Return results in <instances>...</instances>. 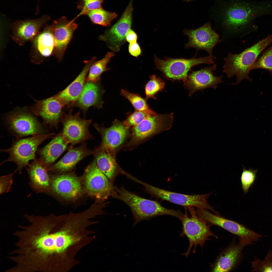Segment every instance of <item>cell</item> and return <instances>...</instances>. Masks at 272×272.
<instances>
[{
	"mask_svg": "<svg viewBox=\"0 0 272 272\" xmlns=\"http://www.w3.org/2000/svg\"><path fill=\"white\" fill-rule=\"evenodd\" d=\"M24 216L28 224L14 233L16 248L12 252L21 272H68L79 263L78 252L93 240L91 223L83 212Z\"/></svg>",
	"mask_w": 272,
	"mask_h": 272,
	"instance_id": "cell-1",
	"label": "cell"
},
{
	"mask_svg": "<svg viewBox=\"0 0 272 272\" xmlns=\"http://www.w3.org/2000/svg\"><path fill=\"white\" fill-rule=\"evenodd\" d=\"M111 195L122 201L129 207L135 220L134 225L141 221L163 215L172 216L180 219L183 214L179 210L165 208L157 201L140 197L123 187L113 186Z\"/></svg>",
	"mask_w": 272,
	"mask_h": 272,
	"instance_id": "cell-2",
	"label": "cell"
},
{
	"mask_svg": "<svg viewBox=\"0 0 272 272\" xmlns=\"http://www.w3.org/2000/svg\"><path fill=\"white\" fill-rule=\"evenodd\" d=\"M272 43V34L259 41L239 54L229 53L224 60L223 72L228 78L235 76L236 82L240 83L244 79L251 81L249 73L252 70L253 65L258 56L267 47Z\"/></svg>",
	"mask_w": 272,
	"mask_h": 272,
	"instance_id": "cell-3",
	"label": "cell"
},
{
	"mask_svg": "<svg viewBox=\"0 0 272 272\" xmlns=\"http://www.w3.org/2000/svg\"><path fill=\"white\" fill-rule=\"evenodd\" d=\"M55 134L53 133L35 135L26 138H17L13 141L11 147L1 151L9 155L8 158L1 163L2 165L6 162H11L17 166L16 171L20 174L22 173L30 161L36 158V153L40 145L45 140L51 138Z\"/></svg>",
	"mask_w": 272,
	"mask_h": 272,
	"instance_id": "cell-4",
	"label": "cell"
},
{
	"mask_svg": "<svg viewBox=\"0 0 272 272\" xmlns=\"http://www.w3.org/2000/svg\"><path fill=\"white\" fill-rule=\"evenodd\" d=\"M185 213L180 219L182 224L180 235H185L189 240L188 249L183 254L187 257L192 247L194 253L197 246L199 245L202 248L206 241L210 240V237H217L210 230V226L198 216L194 207L185 208Z\"/></svg>",
	"mask_w": 272,
	"mask_h": 272,
	"instance_id": "cell-5",
	"label": "cell"
},
{
	"mask_svg": "<svg viewBox=\"0 0 272 272\" xmlns=\"http://www.w3.org/2000/svg\"><path fill=\"white\" fill-rule=\"evenodd\" d=\"M216 57L209 56L190 59L173 58L165 57L163 60L156 55L154 61L156 68L162 72L166 77L173 80L186 81L188 73L193 67L202 64L210 65L214 63Z\"/></svg>",
	"mask_w": 272,
	"mask_h": 272,
	"instance_id": "cell-6",
	"label": "cell"
},
{
	"mask_svg": "<svg viewBox=\"0 0 272 272\" xmlns=\"http://www.w3.org/2000/svg\"><path fill=\"white\" fill-rule=\"evenodd\" d=\"M173 118V113L158 114L153 111L149 114L139 124L132 127L127 146L130 147L137 145L153 135L169 129Z\"/></svg>",
	"mask_w": 272,
	"mask_h": 272,
	"instance_id": "cell-7",
	"label": "cell"
},
{
	"mask_svg": "<svg viewBox=\"0 0 272 272\" xmlns=\"http://www.w3.org/2000/svg\"><path fill=\"white\" fill-rule=\"evenodd\" d=\"M195 211L198 216L210 226L220 227L237 236L239 243L244 247L252 244L263 236L242 224L220 215L213 214L207 209L197 208Z\"/></svg>",
	"mask_w": 272,
	"mask_h": 272,
	"instance_id": "cell-8",
	"label": "cell"
},
{
	"mask_svg": "<svg viewBox=\"0 0 272 272\" xmlns=\"http://www.w3.org/2000/svg\"><path fill=\"white\" fill-rule=\"evenodd\" d=\"M145 187V191L153 197L159 198L185 208L195 207L212 211L214 214H220L207 201L211 193L202 195H189L175 192L153 186L138 179L136 181Z\"/></svg>",
	"mask_w": 272,
	"mask_h": 272,
	"instance_id": "cell-9",
	"label": "cell"
},
{
	"mask_svg": "<svg viewBox=\"0 0 272 272\" xmlns=\"http://www.w3.org/2000/svg\"><path fill=\"white\" fill-rule=\"evenodd\" d=\"M85 185L87 193L100 202L111 195L113 184L98 167L94 158L85 172Z\"/></svg>",
	"mask_w": 272,
	"mask_h": 272,
	"instance_id": "cell-10",
	"label": "cell"
},
{
	"mask_svg": "<svg viewBox=\"0 0 272 272\" xmlns=\"http://www.w3.org/2000/svg\"><path fill=\"white\" fill-rule=\"evenodd\" d=\"M80 115L79 112L75 114L70 112L63 115L61 120L63 127L61 133L71 146L93 138L89 129L91 120L81 119Z\"/></svg>",
	"mask_w": 272,
	"mask_h": 272,
	"instance_id": "cell-11",
	"label": "cell"
},
{
	"mask_svg": "<svg viewBox=\"0 0 272 272\" xmlns=\"http://www.w3.org/2000/svg\"><path fill=\"white\" fill-rule=\"evenodd\" d=\"M6 121L9 129L17 138L47 133L37 119L25 111L19 110L10 113Z\"/></svg>",
	"mask_w": 272,
	"mask_h": 272,
	"instance_id": "cell-12",
	"label": "cell"
},
{
	"mask_svg": "<svg viewBox=\"0 0 272 272\" xmlns=\"http://www.w3.org/2000/svg\"><path fill=\"white\" fill-rule=\"evenodd\" d=\"M183 33L188 38V42L184 45L185 48H193L197 51L204 50L211 56L214 48L221 42L218 34L212 29L210 22L196 29H185Z\"/></svg>",
	"mask_w": 272,
	"mask_h": 272,
	"instance_id": "cell-13",
	"label": "cell"
},
{
	"mask_svg": "<svg viewBox=\"0 0 272 272\" xmlns=\"http://www.w3.org/2000/svg\"><path fill=\"white\" fill-rule=\"evenodd\" d=\"M132 1H130L118 21L99 37V40L106 42L108 47L114 51L119 50L125 42L127 32L130 29L133 9Z\"/></svg>",
	"mask_w": 272,
	"mask_h": 272,
	"instance_id": "cell-14",
	"label": "cell"
},
{
	"mask_svg": "<svg viewBox=\"0 0 272 272\" xmlns=\"http://www.w3.org/2000/svg\"><path fill=\"white\" fill-rule=\"evenodd\" d=\"M223 9V23L229 29L240 30L248 23L254 11L249 4L240 1L231 2Z\"/></svg>",
	"mask_w": 272,
	"mask_h": 272,
	"instance_id": "cell-15",
	"label": "cell"
},
{
	"mask_svg": "<svg viewBox=\"0 0 272 272\" xmlns=\"http://www.w3.org/2000/svg\"><path fill=\"white\" fill-rule=\"evenodd\" d=\"M50 19L49 16L45 15L37 19L15 21L11 26V37L19 45H24L32 41Z\"/></svg>",
	"mask_w": 272,
	"mask_h": 272,
	"instance_id": "cell-16",
	"label": "cell"
},
{
	"mask_svg": "<svg viewBox=\"0 0 272 272\" xmlns=\"http://www.w3.org/2000/svg\"><path fill=\"white\" fill-rule=\"evenodd\" d=\"M94 126L101 135L102 141L100 146L115 156L117 150L128 136L129 129L126 128L123 122L117 120L108 128H105L97 124H94Z\"/></svg>",
	"mask_w": 272,
	"mask_h": 272,
	"instance_id": "cell-17",
	"label": "cell"
},
{
	"mask_svg": "<svg viewBox=\"0 0 272 272\" xmlns=\"http://www.w3.org/2000/svg\"><path fill=\"white\" fill-rule=\"evenodd\" d=\"M65 106L55 95L37 101L30 110L34 114L42 117L45 125L57 128L63 115L62 109Z\"/></svg>",
	"mask_w": 272,
	"mask_h": 272,
	"instance_id": "cell-18",
	"label": "cell"
},
{
	"mask_svg": "<svg viewBox=\"0 0 272 272\" xmlns=\"http://www.w3.org/2000/svg\"><path fill=\"white\" fill-rule=\"evenodd\" d=\"M75 18L68 20L65 17L54 20L52 24L53 30L55 46L53 54L59 61H61L65 51L78 27Z\"/></svg>",
	"mask_w": 272,
	"mask_h": 272,
	"instance_id": "cell-19",
	"label": "cell"
},
{
	"mask_svg": "<svg viewBox=\"0 0 272 272\" xmlns=\"http://www.w3.org/2000/svg\"><path fill=\"white\" fill-rule=\"evenodd\" d=\"M31 42L30 61L40 64L53 54L55 41L52 25L46 26Z\"/></svg>",
	"mask_w": 272,
	"mask_h": 272,
	"instance_id": "cell-20",
	"label": "cell"
},
{
	"mask_svg": "<svg viewBox=\"0 0 272 272\" xmlns=\"http://www.w3.org/2000/svg\"><path fill=\"white\" fill-rule=\"evenodd\" d=\"M216 67V64H214L211 66L193 71L188 75L184 83L185 86L189 90L190 95L196 91H202L208 88L215 89L218 84L223 82L222 80L223 76L217 77L214 74L213 72Z\"/></svg>",
	"mask_w": 272,
	"mask_h": 272,
	"instance_id": "cell-21",
	"label": "cell"
},
{
	"mask_svg": "<svg viewBox=\"0 0 272 272\" xmlns=\"http://www.w3.org/2000/svg\"><path fill=\"white\" fill-rule=\"evenodd\" d=\"M50 177V189L49 193L51 192L56 195L69 199L76 198L82 193L81 183L77 177L69 174Z\"/></svg>",
	"mask_w": 272,
	"mask_h": 272,
	"instance_id": "cell-22",
	"label": "cell"
},
{
	"mask_svg": "<svg viewBox=\"0 0 272 272\" xmlns=\"http://www.w3.org/2000/svg\"><path fill=\"white\" fill-rule=\"evenodd\" d=\"M26 168L29 179V185L33 191L37 193H49L50 177L48 168L39 158H37Z\"/></svg>",
	"mask_w": 272,
	"mask_h": 272,
	"instance_id": "cell-23",
	"label": "cell"
},
{
	"mask_svg": "<svg viewBox=\"0 0 272 272\" xmlns=\"http://www.w3.org/2000/svg\"><path fill=\"white\" fill-rule=\"evenodd\" d=\"M244 247L232 242L223 250L211 265L212 272H229L235 269L242 259Z\"/></svg>",
	"mask_w": 272,
	"mask_h": 272,
	"instance_id": "cell-24",
	"label": "cell"
},
{
	"mask_svg": "<svg viewBox=\"0 0 272 272\" xmlns=\"http://www.w3.org/2000/svg\"><path fill=\"white\" fill-rule=\"evenodd\" d=\"M96 59L95 57H93L88 60H85V65L76 79L65 89L56 95L65 106L70 107L76 103L82 90L90 68Z\"/></svg>",
	"mask_w": 272,
	"mask_h": 272,
	"instance_id": "cell-25",
	"label": "cell"
},
{
	"mask_svg": "<svg viewBox=\"0 0 272 272\" xmlns=\"http://www.w3.org/2000/svg\"><path fill=\"white\" fill-rule=\"evenodd\" d=\"M92 154L93 151L87 148L85 144L71 148L60 160L48 168V172L59 173L70 170L80 161Z\"/></svg>",
	"mask_w": 272,
	"mask_h": 272,
	"instance_id": "cell-26",
	"label": "cell"
},
{
	"mask_svg": "<svg viewBox=\"0 0 272 272\" xmlns=\"http://www.w3.org/2000/svg\"><path fill=\"white\" fill-rule=\"evenodd\" d=\"M103 93L97 82L86 81L75 105L84 112L92 106L101 108L103 103L101 99Z\"/></svg>",
	"mask_w": 272,
	"mask_h": 272,
	"instance_id": "cell-27",
	"label": "cell"
},
{
	"mask_svg": "<svg viewBox=\"0 0 272 272\" xmlns=\"http://www.w3.org/2000/svg\"><path fill=\"white\" fill-rule=\"evenodd\" d=\"M69 144L61 132L38 150L39 158L48 168L67 149Z\"/></svg>",
	"mask_w": 272,
	"mask_h": 272,
	"instance_id": "cell-28",
	"label": "cell"
},
{
	"mask_svg": "<svg viewBox=\"0 0 272 272\" xmlns=\"http://www.w3.org/2000/svg\"><path fill=\"white\" fill-rule=\"evenodd\" d=\"M93 154L94 156L98 167L113 184L116 176L118 174H121L123 170L117 163L115 156L100 146L94 149Z\"/></svg>",
	"mask_w": 272,
	"mask_h": 272,
	"instance_id": "cell-29",
	"label": "cell"
},
{
	"mask_svg": "<svg viewBox=\"0 0 272 272\" xmlns=\"http://www.w3.org/2000/svg\"><path fill=\"white\" fill-rule=\"evenodd\" d=\"M114 55L113 52H109L101 59L95 61L90 68L86 81L97 82L100 79L102 74L109 70L107 68V65Z\"/></svg>",
	"mask_w": 272,
	"mask_h": 272,
	"instance_id": "cell-30",
	"label": "cell"
},
{
	"mask_svg": "<svg viewBox=\"0 0 272 272\" xmlns=\"http://www.w3.org/2000/svg\"><path fill=\"white\" fill-rule=\"evenodd\" d=\"M85 15L94 23L105 26H109L117 16L115 13L107 11L102 8L89 11Z\"/></svg>",
	"mask_w": 272,
	"mask_h": 272,
	"instance_id": "cell-31",
	"label": "cell"
},
{
	"mask_svg": "<svg viewBox=\"0 0 272 272\" xmlns=\"http://www.w3.org/2000/svg\"><path fill=\"white\" fill-rule=\"evenodd\" d=\"M121 93L122 96L129 101L136 110L147 113L153 111L149 108L147 102V99L139 94L130 92L123 89L121 90Z\"/></svg>",
	"mask_w": 272,
	"mask_h": 272,
	"instance_id": "cell-32",
	"label": "cell"
},
{
	"mask_svg": "<svg viewBox=\"0 0 272 272\" xmlns=\"http://www.w3.org/2000/svg\"><path fill=\"white\" fill-rule=\"evenodd\" d=\"M150 78L145 86L146 98L147 99L152 98L156 99L155 95L163 89L165 83L160 78L154 75L150 76Z\"/></svg>",
	"mask_w": 272,
	"mask_h": 272,
	"instance_id": "cell-33",
	"label": "cell"
},
{
	"mask_svg": "<svg viewBox=\"0 0 272 272\" xmlns=\"http://www.w3.org/2000/svg\"><path fill=\"white\" fill-rule=\"evenodd\" d=\"M253 269L252 271L272 272V251L269 250L264 260L256 258V260L251 262Z\"/></svg>",
	"mask_w": 272,
	"mask_h": 272,
	"instance_id": "cell-34",
	"label": "cell"
},
{
	"mask_svg": "<svg viewBox=\"0 0 272 272\" xmlns=\"http://www.w3.org/2000/svg\"><path fill=\"white\" fill-rule=\"evenodd\" d=\"M263 69L272 72V46L255 62L252 70Z\"/></svg>",
	"mask_w": 272,
	"mask_h": 272,
	"instance_id": "cell-35",
	"label": "cell"
},
{
	"mask_svg": "<svg viewBox=\"0 0 272 272\" xmlns=\"http://www.w3.org/2000/svg\"><path fill=\"white\" fill-rule=\"evenodd\" d=\"M257 171V170L250 168L247 169L243 167L241 179L242 188L245 193L248 192L249 188L254 183Z\"/></svg>",
	"mask_w": 272,
	"mask_h": 272,
	"instance_id": "cell-36",
	"label": "cell"
},
{
	"mask_svg": "<svg viewBox=\"0 0 272 272\" xmlns=\"http://www.w3.org/2000/svg\"><path fill=\"white\" fill-rule=\"evenodd\" d=\"M151 113H147L136 110L127 117L123 122V124L127 128L129 129L131 127H133L138 124Z\"/></svg>",
	"mask_w": 272,
	"mask_h": 272,
	"instance_id": "cell-37",
	"label": "cell"
},
{
	"mask_svg": "<svg viewBox=\"0 0 272 272\" xmlns=\"http://www.w3.org/2000/svg\"><path fill=\"white\" fill-rule=\"evenodd\" d=\"M103 0H81L82 10L77 18L88 12L101 8Z\"/></svg>",
	"mask_w": 272,
	"mask_h": 272,
	"instance_id": "cell-38",
	"label": "cell"
},
{
	"mask_svg": "<svg viewBox=\"0 0 272 272\" xmlns=\"http://www.w3.org/2000/svg\"><path fill=\"white\" fill-rule=\"evenodd\" d=\"M16 172V170L13 173L1 176L0 177V194L10 191L13 183V176Z\"/></svg>",
	"mask_w": 272,
	"mask_h": 272,
	"instance_id": "cell-39",
	"label": "cell"
},
{
	"mask_svg": "<svg viewBox=\"0 0 272 272\" xmlns=\"http://www.w3.org/2000/svg\"><path fill=\"white\" fill-rule=\"evenodd\" d=\"M128 50L130 54L134 57H137L141 54V48L137 42L129 43Z\"/></svg>",
	"mask_w": 272,
	"mask_h": 272,
	"instance_id": "cell-40",
	"label": "cell"
},
{
	"mask_svg": "<svg viewBox=\"0 0 272 272\" xmlns=\"http://www.w3.org/2000/svg\"><path fill=\"white\" fill-rule=\"evenodd\" d=\"M137 36L136 33L130 29L127 32L126 36V40L130 43L137 42Z\"/></svg>",
	"mask_w": 272,
	"mask_h": 272,
	"instance_id": "cell-41",
	"label": "cell"
},
{
	"mask_svg": "<svg viewBox=\"0 0 272 272\" xmlns=\"http://www.w3.org/2000/svg\"><path fill=\"white\" fill-rule=\"evenodd\" d=\"M193 0H184V1H185L186 2H189L192 1Z\"/></svg>",
	"mask_w": 272,
	"mask_h": 272,
	"instance_id": "cell-42",
	"label": "cell"
},
{
	"mask_svg": "<svg viewBox=\"0 0 272 272\" xmlns=\"http://www.w3.org/2000/svg\"></svg>",
	"mask_w": 272,
	"mask_h": 272,
	"instance_id": "cell-43",
	"label": "cell"
},
{
	"mask_svg": "<svg viewBox=\"0 0 272 272\" xmlns=\"http://www.w3.org/2000/svg\"></svg>",
	"mask_w": 272,
	"mask_h": 272,
	"instance_id": "cell-44",
	"label": "cell"
}]
</instances>
